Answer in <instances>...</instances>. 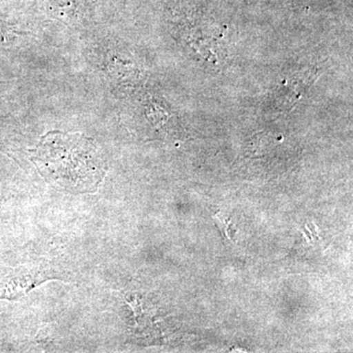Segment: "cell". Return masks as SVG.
<instances>
[{
	"label": "cell",
	"instance_id": "cell-2",
	"mask_svg": "<svg viewBox=\"0 0 353 353\" xmlns=\"http://www.w3.org/2000/svg\"><path fill=\"white\" fill-rule=\"evenodd\" d=\"M313 74L314 73L307 72L303 75L292 76V78L285 80V82L283 83L282 88L278 90L279 103L287 109L288 106L294 108L296 102L301 99V95L313 82Z\"/></svg>",
	"mask_w": 353,
	"mask_h": 353
},
{
	"label": "cell",
	"instance_id": "cell-1",
	"mask_svg": "<svg viewBox=\"0 0 353 353\" xmlns=\"http://www.w3.org/2000/svg\"><path fill=\"white\" fill-rule=\"evenodd\" d=\"M32 153L41 176L71 192H94L105 175L101 150L80 132H48Z\"/></svg>",
	"mask_w": 353,
	"mask_h": 353
}]
</instances>
